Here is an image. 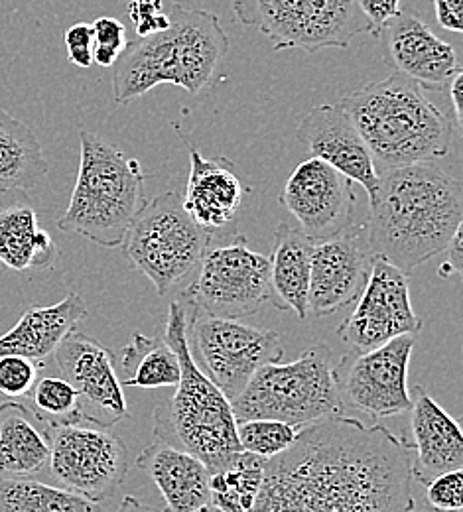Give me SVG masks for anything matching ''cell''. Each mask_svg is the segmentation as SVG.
<instances>
[{"mask_svg":"<svg viewBox=\"0 0 463 512\" xmlns=\"http://www.w3.org/2000/svg\"><path fill=\"white\" fill-rule=\"evenodd\" d=\"M412 444L345 414L306 424L265 461L249 512H414Z\"/></svg>","mask_w":463,"mask_h":512,"instance_id":"cell-1","label":"cell"},{"mask_svg":"<svg viewBox=\"0 0 463 512\" xmlns=\"http://www.w3.org/2000/svg\"><path fill=\"white\" fill-rule=\"evenodd\" d=\"M463 190L458 178L432 162L410 164L379 174L369 201L365 245L402 274L448 249L462 229Z\"/></svg>","mask_w":463,"mask_h":512,"instance_id":"cell-2","label":"cell"},{"mask_svg":"<svg viewBox=\"0 0 463 512\" xmlns=\"http://www.w3.org/2000/svg\"><path fill=\"white\" fill-rule=\"evenodd\" d=\"M339 105L359 130L375 164L385 170L450 154L454 123L422 85L398 71L345 95Z\"/></svg>","mask_w":463,"mask_h":512,"instance_id":"cell-3","label":"cell"},{"mask_svg":"<svg viewBox=\"0 0 463 512\" xmlns=\"http://www.w3.org/2000/svg\"><path fill=\"white\" fill-rule=\"evenodd\" d=\"M170 26L129 42L113 65V95L127 105L158 85H178L199 95L229 52V38L215 14L174 4Z\"/></svg>","mask_w":463,"mask_h":512,"instance_id":"cell-4","label":"cell"},{"mask_svg":"<svg viewBox=\"0 0 463 512\" xmlns=\"http://www.w3.org/2000/svg\"><path fill=\"white\" fill-rule=\"evenodd\" d=\"M162 339L178 357L180 381L174 394L154 408V436L198 457L211 475L243 451L231 402L196 365L188 343V316L180 302L168 306Z\"/></svg>","mask_w":463,"mask_h":512,"instance_id":"cell-5","label":"cell"},{"mask_svg":"<svg viewBox=\"0 0 463 512\" xmlns=\"http://www.w3.org/2000/svg\"><path fill=\"white\" fill-rule=\"evenodd\" d=\"M77 182L58 229L115 249L121 247L134 217L146 205V174L136 158L93 132L81 130Z\"/></svg>","mask_w":463,"mask_h":512,"instance_id":"cell-6","label":"cell"},{"mask_svg":"<svg viewBox=\"0 0 463 512\" xmlns=\"http://www.w3.org/2000/svg\"><path fill=\"white\" fill-rule=\"evenodd\" d=\"M237 422L278 420L304 428L316 420L343 414L337 369L324 343H314L296 361L261 367L231 400Z\"/></svg>","mask_w":463,"mask_h":512,"instance_id":"cell-7","label":"cell"},{"mask_svg":"<svg viewBox=\"0 0 463 512\" xmlns=\"http://www.w3.org/2000/svg\"><path fill=\"white\" fill-rule=\"evenodd\" d=\"M211 235L184 209L176 192L156 195L134 217L121 247L134 266L166 296L198 266Z\"/></svg>","mask_w":463,"mask_h":512,"instance_id":"cell-8","label":"cell"},{"mask_svg":"<svg viewBox=\"0 0 463 512\" xmlns=\"http://www.w3.org/2000/svg\"><path fill=\"white\" fill-rule=\"evenodd\" d=\"M233 14L266 36L276 52L345 50L355 36L369 34L357 0H235Z\"/></svg>","mask_w":463,"mask_h":512,"instance_id":"cell-9","label":"cell"},{"mask_svg":"<svg viewBox=\"0 0 463 512\" xmlns=\"http://www.w3.org/2000/svg\"><path fill=\"white\" fill-rule=\"evenodd\" d=\"M196 280L184 298L199 316L243 320L270 300V262L249 249L243 235L227 245L205 249Z\"/></svg>","mask_w":463,"mask_h":512,"instance_id":"cell-10","label":"cell"},{"mask_svg":"<svg viewBox=\"0 0 463 512\" xmlns=\"http://www.w3.org/2000/svg\"><path fill=\"white\" fill-rule=\"evenodd\" d=\"M190 353L201 373L231 402L270 363H280L284 349L274 329L241 320L192 314L188 323Z\"/></svg>","mask_w":463,"mask_h":512,"instance_id":"cell-11","label":"cell"},{"mask_svg":"<svg viewBox=\"0 0 463 512\" xmlns=\"http://www.w3.org/2000/svg\"><path fill=\"white\" fill-rule=\"evenodd\" d=\"M50 471L62 487L91 503L109 501L129 473L125 442L95 426H60L48 430Z\"/></svg>","mask_w":463,"mask_h":512,"instance_id":"cell-12","label":"cell"},{"mask_svg":"<svg viewBox=\"0 0 463 512\" xmlns=\"http://www.w3.org/2000/svg\"><path fill=\"white\" fill-rule=\"evenodd\" d=\"M418 333H406L367 351L349 353L337 369V384L343 406L373 418H391L410 410L408 365Z\"/></svg>","mask_w":463,"mask_h":512,"instance_id":"cell-13","label":"cell"},{"mask_svg":"<svg viewBox=\"0 0 463 512\" xmlns=\"http://www.w3.org/2000/svg\"><path fill=\"white\" fill-rule=\"evenodd\" d=\"M422 320L412 310L408 276L381 256H373L369 278L353 314L337 327L349 353L373 351L391 339L420 333Z\"/></svg>","mask_w":463,"mask_h":512,"instance_id":"cell-14","label":"cell"},{"mask_svg":"<svg viewBox=\"0 0 463 512\" xmlns=\"http://www.w3.org/2000/svg\"><path fill=\"white\" fill-rule=\"evenodd\" d=\"M54 359L79 394L83 422L109 430L129 416L115 355L101 341L73 329L54 351Z\"/></svg>","mask_w":463,"mask_h":512,"instance_id":"cell-15","label":"cell"},{"mask_svg":"<svg viewBox=\"0 0 463 512\" xmlns=\"http://www.w3.org/2000/svg\"><path fill=\"white\" fill-rule=\"evenodd\" d=\"M278 201L308 239L322 243L349 231L357 195L349 178L312 156L290 174Z\"/></svg>","mask_w":463,"mask_h":512,"instance_id":"cell-16","label":"cell"},{"mask_svg":"<svg viewBox=\"0 0 463 512\" xmlns=\"http://www.w3.org/2000/svg\"><path fill=\"white\" fill-rule=\"evenodd\" d=\"M296 140L302 142L312 156L328 162L351 182H357L369 195V201L375 197L379 188L377 164L339 103L310 109L296 127Z\"/></svg>","mask_w":463,"mask_h":512,"instance_id":"cell-17","label":"cell"},{"mask_svg":"<svg viewBox=\"0 0 463 512\" xmlns=\"http://www.w3.org/2000/svg\"><path fill=\"white\" fill-rule=\"evenodd\" d=\"M176 136L190 152V178L182 197L184 209L211 237L235 221L251 186L245 184L235 162L215 156L203 158L178 123H172Z\"/></svg>","mask_w":463,"mask_h":512,"instance_id":"cell-18","label":"cell"},{"mask_svg":"<svg viewBox=\"0 0 463 512\" xmlns=\"http://www.w3.org/2000/svg\"><path fill=\"white\" fill-rule=\"evenodd\" d=\"M373 255L359 233H341L314 245L310 262L308 316L326 318L353 304L369 278Z\"/></svg>","mask_w":463,"mask_h":512,"instance_id":"cell-19","label":"cell"},{"mask_svg":"<svg viewBox=\"0 0 463 512\" xmlns=\"http://www.w3.org/2000/svg\"><path fill=\"white\" fill-rule=\"evenodd\" d=\"M381 36L398 73L424 89L444 91L454 73L462 69L454 46L440 40L412 8H400L385 24Z\"/></svg>","mask_w":463,"mask_h":512,"instance_id":"cell-20","label":"cell"},{"mask_svg":"<svg viewBox=\"0 0 463 512\" xmlns=\"http://www.w3.org/2000/svg\"><path fill=\"white\" fill-rule=\"evenodd\" d=\"M412 412V475L420 485L462 469V426L422 388L414 386Z\"/></svg>","mask_w":463,"mask_h":512,"instance_id":"cell-21","label":"cell"},{"mask_svg":"<svg viewBox=\"0 0 463 512\" xmlns=\"http://www.w3.org/2000/svg\"><path fill=\"white\" fill-rule=\"evenodd\" d=\"M60 251L26 190H0V264L14 272L50 270Z\"/></svg>","mask_w":463,"mask_h":512,"instance_id":"cell-22","label":"cell"},{"mask_svg":"<svg viewBox=\"0 0 463 512\" xmlns=\"http://www.w3.org/2000/svg\"><path fill=\"white\" fill-rule=\"evenodd\" d=\"M136 467L158 487L168 512H196L211 503L209 471L188 451L156 442L138 453Z\"/></svg>","mask_w":463,"mask_h":512,"instance_id":"cell-23","label":"cell"},{"mask_svg":"<svg viewBox=\"0 0 463 512\" xmlns=\"http://www.w3.org/2000/svg\"><path fill=\"white\" fill-rule=\"evenodd\" d=\"M87 314L85 302L75 292H69L54 306L28 308L12 329L0 335V357L20 355L44 363Z\"/></svg>","mask_w":463,"mask_h":512,"instance_id":"cell-24","label":"cell"},{"mask_svg":"<svg viewBox=\"0 0 463 512\" xmlns=\"http://www.w3.org/2000/svg\"><path fill=\"white\" fill-rule=\"evenodd\" d=\"M314 241L298 227L280 223L274 231L270 262V304L280 312H294L300 320L308 318L310 262Z\"/></svg>","mask_w":463,"mask_h":512,"instance_id":"cell-25","label":"cell"},{"mask_svg":"<svg viewBox=\"0 0 463 512\" xmlns=\"http://www.w3.org/2000/svg\"><path fill=\"white\" fill-rule=\"evenodd\" d=\"M50 463L48 430L36 420L28 404L6 400L0 404V475L32 477Z\"/></svg>","mask_w":463,"mask_h":512,"instance_id":"cell-26","label":"cell"},{"mask_svg":"<svg viewBox=\"0 0 463 512\" xmlns=\"http://www.w3.org/2000/svg\"><path fill=\"white\" fill-rule=\"evenodd\" d=\"M34 130L0 109V190H32L48 174Z\"/></svg>","mask_w":463,"mask_h":512,"instance_id":"cell-27","label":"cell"},{"mask_svg":"<svg viewBox=\"0 0 463 512\" xmlns=\"http://www.w3.org/2000/svg\"><path fill=\"white\" fill-rule=\"evenodd\" d=\"M123 373V386L166 388L180 381V363L164 339L134 331L131 343L123 351Z\"/></svg>","mask_w":463,"mask_h":512,"instance_id":"cell-28","label":"cell"},{"mask_svg":"<svg viewBox=\"0 0 463 512\" xmlns=\"http://www.w3.org/2000/svg\"><path fill=\"white\" fill-rule=\"evenodd\" d=\"M0 512H101V507L66 487L0 475Z\"/></svg>","mask_w":463,"mask_h":512,"instance_id":"cell-29","label":"cell"},{"mask_svg":"<svg viewBox=\"0 0 463 512\" xmlns=\"http://www.w3.org/2000/svg\"><path fill=\"white\" fill-rule=\"evenodd\" d=\"M265 461L241 451L227 467L209 475L211 503L223 512H249L261 493Z\"/></svg>","mask_w":463,"mask_h":512,"instance_id":"cell-30","label":"cell"},{"mask_svg":"<svg viewBox=\"0 0 463 512\" xmlns=\"http://www.w3.org/2000/svg\"><path fill=\"white\" fill-rule=\"evenodd\" d=\"M28 396V408L46 430L83 424L79 394L64 377L38 379Z\"/></svg>","mask_w":463,"mask_h":512,"instance_id":"cell-31","label":"cell"},{"mask_svg":"<svg viewBox=\"0 0 463 512\" xmlns=\"http://www.w3.org/2000/svg\"><path fill=\"white\" fill-rule=\"evenodd\" d=\"M298 436V428L278 422V420H245L237 422V440L241 449L257 455L261 459H270L290 448Z\"/></svg>","mask_w":463,"mask_h":512,"instance_id":"cell-32","label":"cell"},{"mask_svg":"<svg viewBox=\"0 0 463 512\" xmlns=\"http://www.w3.org/2000/svg\"><path fill=\"white\" fill-rule=\"evenodd\" d=\"M44 363L20 357L2 355L0 357V396L8 400H20L30 394L36 381L40 379V369Z\"/></svg>","mask_w":463,"mask_h":512,"instance_id":"cell-33","label":"cell"},{"mask_svg":"<svg viewBox=\"0 0 463 512\" xmlns=\"http://www.w3.org/2000/svg\"><path fill=\"white\" fill-rule=\"evenodd\" d=\"M93 28V64L113 67L119 56L127 50L129 38L127 28L113 16H99L91 24Z\"/></svg>","mask_w":463,"mask_h":512,"instance_id":"cell-34","label":"cell"},{"mask_svg":"<svg viewBox=\"0 0 463 512\" xmlns=\"http://www.w3.org/2000/svg\"><path fill=\"white\" fill-rule=\"evenodd\" d=\"M426 503L432 511L460 512L463 507V471L454 469L426 485Z\"/></svg>","mask_w":463,"mask_h":512,"instance_id":"cell-35","label":"cell"},{"mask_svg":"<svg viewBox=\"0 0 463 512\" xmlns=\"http://www.w3.org/2000/svg\"><path fill=\"white\" fill-rule=\"evenodd\" d=\"M129 14L140 38L162 32L170 26L168 14H162V0H133Z\"/></svg>","mask_w":463,"mask_h":512,"instance_id":"cell-36","label":"cell"},{"mask_svg":"<svg viewBox=\"0 0 463 512\" xmlns=\"http://www.w3.org/2000/svg\"><path fill=\"white\" fill-rule=\"evenodd\" d=\"M67 60L77 67L93 65V28L87 22H77L66 30Z\"/></svg>","mask_w":463,"mask_h":512,"instance_id":"cell-37","label":"cell"},{"mask_svg":"<svg viewBox=\"0 0 463 512\" xmlns=\"http://www.w3.org/2000/svg\"><path fill=\"white\" fill-rule=\"evenodd\" d=\"M357 6L367 20L369 34L373 38H381V30L385 28V24L393 16H397L400 0H357Z\"/></svg>","mask_w":463,"mask_h":512,"instance_id":"cell-38","label":"cell"},{"mask_svg":"<svg viewBox=\"0 0 463 512\" xmlns=\"http://www.w3.org/2000/svg\"><path fill=\"white\" fill-rule=\"evenodd\" d=\"M436 20L444 30L463 32V0H432Z\"/></svg>","mask_w":463,"mask_h":512,"instance_id":"cell-39","label":"cell"},{"mask_svg":"<svg viewBox=\"0 0 463 512\" xmlns=\"http://www.w3.org/2000/svg\"><path fill=\"white\" fill-rule=\"evenodd\" d=\"M462 229L454 235L452 243L448 245V262L442 264V270H440V276H452V274H460L462 272L463 260H462Z\"/></svg>","mask_w":463,"mask_h":512,"instance_id":"cell-40","label":"cell"},{"mask_svg":"<svg viewBox=\"0 0 463 512\" xmlns=\"http://www.w3.org/2000/svg\"><path fill=\"white\" fill-rule=\"evenodd\" d=\"M448 95H450V103L454 109V121H456V128H462L463 125V111H462V95H463V71H456L454 77L448 83Z\"/></svg>","mask_w":463,"mask_h":512,"instance_id":"cell-41","label":"cell"},{"mask_svg":"<svg viewBox=\"0 0 463 512\" xmlns=\"http://www.w3.org/2000/svg\"><path fill=\"white\" fill-rule=\"evenodd\" d=\"M115 512H168V511H158V509H154V507H148V505H144V503H140L136 497H125L123 501H121V507L117 509Z\"/></svg>","mask_w":463,"mask_h":512,"instance_id":"cell-42","label":"cell"},{"mask_svg":"<svg viewBox=\"0 0 463 512\" xmlns=\"http://www.w3.org/2000/svg\"><path fill=\"white\" fill-rule=\"evenodd\" d=\"M196 512H223L221 509H217L213 503H207L205 507H201V509H198Z\"/></svg>","mask_w":463,"mask_h":512,"instance_id":"cell-43","label":"cell"}]
</instances>
